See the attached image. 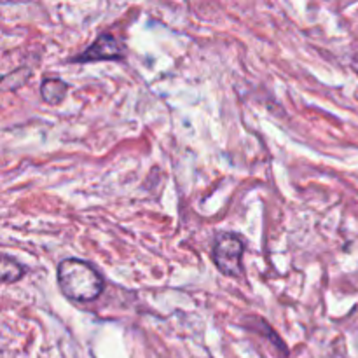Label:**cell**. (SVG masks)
Here are the masks:
<instances>
[{"mask_svg":"<svg viewBox=\"0 0 358 358\" xmlns=\"http://www.w3.org/2000/svg\"><path fill=\"white\" fill-rule=\"evenodd\" d=\"M59 290L76 303H90L98 299L105 289L103 276L83 259H65L56 271Z\"/></svg>","mask_w":358,"mask_h":358,"instance_id":"1","label":"cell"},{"mask_svg":"<svg viewBox=\"0 0 358 358\" xmlns=\"http://www.w3.org/2000/svg\"><path fill=\"white\" fill-rule=\"evenodd\" d=\"M245 241L236 233H222L215 238L212 259L222 275L238 278L243 275Z\"/></svg>","mask_w":358,"mask_h":358,"instance_id":"2","label":"cell"},{"mask_svg":"<svg viewBox=\"0 0 358 358\" xmlns=\"http://www.w3.org/2000/svg\"><path fill=\"white\" fill-rule=\"evenodd\" d=\"M126 49L117 38L108 31L98 35L87 49L73 56L70 62L72 63H94V62H119L124 58Z\"/></svg>","mask_w":358,"mask_h":358,"instance_id":"3","label":"cell"},{"mask_svg":"<svg viewBox=\"0 0 358 358\" xmlns=\"http://www.w3.org/2000/svg\"><path fill=\"white\" fill-rule=\"evenodd\" d=\"M69 93V84L56 77H45L41 84V98L48 105H58L65 100Z\"/></svg>","mask_w":358,"mask_h":358,"instance_id":"4","label":"cell"},{"mask_svg":"<svg viewBox=\"0 0 358 358\" xmlns=\"http://www.w3.org/2000/svg\"><path fill=\"white\" fill-rule=\"evenodd\" d=\"M27 273V269L20 264L17 261H14L13 257L3 254L2 255V282L3 283H14L21 278V276Z\"/></svg>","mask_w":358,"mask_h":358,"instance_id":"5","label":"cell"}]
</instances>
